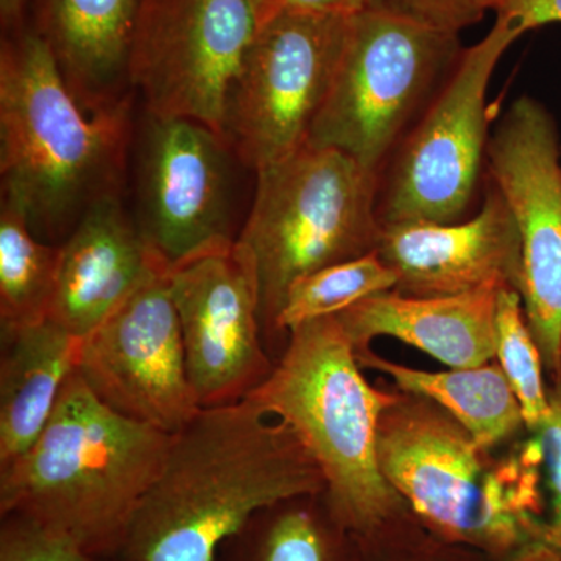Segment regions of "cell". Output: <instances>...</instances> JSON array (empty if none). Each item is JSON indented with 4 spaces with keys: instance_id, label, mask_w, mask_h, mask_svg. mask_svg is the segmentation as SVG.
Listing matches in <instances>:
<instances>
[{
    "instance_id": "cell-1",
    "label": "cell",
    "mask_w": 561,
    "mask_h": 561,
    "mask_svg": "<svg viewBox=\"0 0 561 561\" xmlns=\"http://www.w3.org/2000/svg\"><path fill=\"white\" fill-rule=\"evenodd\" d=\"M324 489L316 461L283 421L250 400L201 409L172 435L116 561H216L254 513Z\"/></svg>"
},
{
    "instance_id": "cell-2",
    "label": "cell",
    "mask_w": 561,
    "mask_h": 561,
    "mask_svg": "<svg viewBox=\"0 0 561 561\" xmlns=\"http://www.w3.org/2000/svg\"><path fill=\"white\" fill-rule=\"evenodd\" d=\"M130 105L90 113L62 79L47 44L25 24L0 49L3 201L39 241L61 245L95 203L119 195Z\"/></svg>"
},
{
    "instance_id": "cell-3",
    "label": "cell",
    "mask_w": 561,
    "mask_h": 561,
    "mask_svg": "<svg viewBox=\"0 0 561 561\" xmlns=\"http://www.w3.org/2000/svg\"><path fill=\"white\" fill-rule=\"evenodd\" d=\"M353 343L337 317L289 332L275 367L247 400L294 431L324 479V501L356 540L411 526V508L383 478L378 430L398 394L360 375Z\"/></svg>"
},
{
    "instance_id": "cell-4",
    "label": "cell",
    "mask_w": 561,
    "mask_h": 561,
    "mask_svg": "<svg viewBox=\"0 0 561 561\" xmlns=\"http://www.w3.org/2000/svg\"><path fill=\"white\" fill-rule=\"evenodd\" d=\"M171 437L103 404L76 370L38 440L0 470V515L32 516L116 561Z\"/></svg>"
},
{
    "instance_id": "cell-5",
    "label": "cell",
    "mask_w": 561,
    "mask_h": 561,
    "mask_svg": "<svg viewBox=\"0 0 561 561\" xmlns=\"http://www.w3.org/2000/svg\"><path fill=\"white\" fill-rule=\"evenodd\" d=\"M470 432L440 405L398 394L378 430L379 467L427 534L490 560L541 540L534 478L491 470Z\"/></svg>"
},
{
    "instance_id": "cell-6",
    "label": "cell",
    "mask_w": 561,
    "mask_h": 561,
    "mask_svg": "<svg viewBox=\"0 0 561 561\" xmlns=\"http://www.w3.org/2000/svg\"><path fill=\"white\" fill-rule=\"evenodd\" d=\"M256 175L238 242L256 264L267 345L295 280L378 250L381 175L341 150L309 142Z\"/></svg>"
},
{
    "instance_id": "cell-7",
    "label": "cell",
    "mask_w": 561,
    "mask_h": 561,
    "mask_svg": "<svg viewBox=\"0 0 561 561\" xmlns=\"http://www.w3.org/2000/svg\"><path fill=\"white\" fill-rule=\"evenodd\" d=\"M459 36L379 2L351 14L341 60L308 142L341 150L381 175L413 114L459 60Z\"/></svg>"
},
{
    "instance_id": "cell-8",
    "label": "cell",
    "mask_w": 561,
    "mask_h": 561,
    "mask_svg": "<svg viewBox=\"0 0 561 561\" xmlns=\"http://www.w3.org/2000/svg\"><path fill=\"white\" fill-rule=\"evenodd\" d=\"M524 33L504 18L461 51L379 190L382 227L456 224L474 197L489 147L486 92L505 51Z\"/></svg>"
},
{
    "instance_id": "cell-9",
    "label": "cell",
    "mask_w": 561,
    "mask_h": 561,
    "mask_svg": "<svg viewBox=\"0 0 561 561\" xmlns=\"http://www.w3.org/2000/svg\"><path fill=\"white\" fill-rule=\"evenodd\" d=\"M348 18L284 7L257 25L228 92L221 131L243 164L260 171L308 142Z\"/></svg>"
},
{
    "instance_id": "cell-10",
    "label": "cell",
    "mask_w": 561,
    "mask_h": 561,
    "mask_svg": "<svg viewBox=\"0 0 561 561\" xmlns=\"http://www.w3.org/2000/svg\"><path fill=\"white\" fill-rule=\"evenodd\" d=\"M257 31L249 0H140L128 83L147 114L224 131L225 108Z\"/></svg>"
},
{
    "instance_id": "cell-11",
    "label": "cell",
    "mask_w": 561,
    "mask_h": 561,
    "mask_svg": "<svg viewBox=\"0 0 561 561\" xmlns=\"http://www.w3.org/2000/svg\"><path fill=\"white\" fill-rule=\"evenodd\" d=\"M493 186L523 245L527 324L552 381L561 378V158L556 121L537 99H516L486 147Z\"/></svg>"
},
{
    "instance_id": "cell-12",
    "label": "cell",
    "mask_w": 561,
    "mask_h": 561,
    "mask_svg": "<svg viewBox=\"0 0 561 561\" xmlns=\"http://www.w3.org/2000/svg\"><path fill=\"white\" fill-rule=\"evenodd\" d=\"M187 373L202 409L236 404L271 376L256 264L236 239L169 267Z\"/></svg>"
},
{
    "instance_id": "cell-13",
    "label": "cell",
    "mask_w": 561,
    "mask_h": 561,
    "mask_svg": "<svg viewBox=\"0 0 561 561\" xmlns=\"http://www.w3.org/2000/svg\"><path fill=\"white\" fill-rule=\"evenodd\" d=\"M162 265L81 339L77 373L114 412L173 435L198 412Z\"/></svg>"
},
{
    "instance_id": "cell-14",
    "label": "cell",
    "mask_w": 561,
    "mask_h": 561,
    "mask_svg": "<svg viewBox=\"0 0 561 561\" xmlns=\"http://www.w3.org/2000/svg\"><path fill=\"white\" fill-rule=\"evenodd\" d=\"M232 157L227 139L201 122L147 114L135 220L171 267L238 239L231 224Z\"/></svg>"
},
{
    "instance_id": "cell-15",
    "label": "cell",
    "mask_w": 561,
    "mask_h": 561,
    "mask_svg": "<svg viewBox=\"0 0 561 561\" xmlns=\"http://www.w3.org/2000/svg\"><path fill=\"white\" fill-rule=\"evenodd\" d=\"M376 251L398 275L394 291L405 297H453L482 289L522 295V236L493 184L472 219L389 225L382 227Z\"/></svg>"
},
{
    "instance_id": "cell-16",
    "label": "cell",
    "mask_w": 561,
    "mask_h": 561,
    "mask_svg": "<svg viewBox=\"0 0 561 561\" xmlns=\"http://www.w3.org/2000/svg\"><path fill=\"white\" fill-rule=\"evenodd\" d=\"M162 265L169 264L122 208L119 195L103 198L60 245L49 320L87 337Z\"/></svg>"
},
{
    "instance_id": "cell-17",
    "label": "cell",
    "mask_w": 561,
    "mask_h": 561,
    "mask_svg": "<svg viewBox=\"0 0 561 561\" xmlns=\"http://www.w3.org/2000/svg\"><path fill=\"white\" fill-rule=\"evenodd\" d=\"M500 289L453 297L413 298L389 290L337 313L354 353L370 350L376 337L415 346L451 368H476L496 357Z\"/></svg>"
},
{
    "instance_id": "cell-18",
    "label": "cell",
    "mask_w": 561,
    "mask_h": 561,
    "mask_svg": "<svg viewBox=\"0 0 561 561\" xmlns=\"http://www.w3.org/2000/svg\"><path fill=\"white\" fill-rule=\"evenodd\" d=\"M140 0H28L27 25L90 113L122 101Z\"/></svg>"
},
{
    "instance_id": "cell-19",
    "label": "cell",
    "mask_w": 561,
    "mask_h": 561,
    "mask_svg": "<svg viewBox=\"0 0 561 561\" xmlns=\"http://www.w3.org/2000/svg\"><path fill=\"white\" fill-rule=\"evenodd\" d=\"M80 343L49 319L0 328V470L38 440L77 370Z\"/></svg>"
},
{
    "instance_id": "cell-20",
    "label": "cell",
    "mask_w": 561,
    "mask_h": 561,
    "mask_svg": "<svg viewBox=\"0 0 561 561\" xmlns=\"http://www.w3.org/2000/svg\"><path fill=\"white\" fill-rule=\"evenodd\" d=\"M360 367L382 371L404 393L426 398L459 421L485 451L518 434L524 416L501 365L431 373L394 364L373 353H357Z\"/></svg>"
},
{
    "instance_id": "cell-21",
    "label": "cell",
    "mask_w": 561,
    "mask_h": 561,
    "mask_svg": "<svg viewBox=\"0 0 561 561\" xmlns=\"http://www.w3.org/2000/svg\"><path fill=\"white\" fill-rule=\"evenodd\" d=\"M216 561H360V548L323 493L306 494L254 513L220 546Z\"/></svg>"
},
{
    "instance_id": "cell-22",
    "label": "cell",
    "mask_w": 561,
    "mask_h": 561,
    "mask_svg": "<svg viewBox=\"0 0 561 561\" xmlns=\"http://www.w3.org/2000/svg\"><path fill=\"white\" fill-rule=\"evenodd\" d=\"M60 245L39 241L27 217L2 201L0 213V328L49 319L57 286Z\"/></svg>"
},
{
    "instance_id": "cell-23",
    "label": "cell",
    "mask_w": 561,
    "mask_h": 561,
    "mask_svg": "<svg viewBox=\"0 0 561 561\" xmlns=\"http://www.w3.org/2000/svg\"><path fill=\"white\" fill-rule=\"evenodd\" d=\"M397 284V273L378 251L302 276L287 291L272 341L289 337L290 331L309 321L337 316L371 295L394 290Z\"/></svg>"
},
{
    "instance_id": "cell-24",
    "label": "cell",
    "mask_w": 561,
    "mask_h": 561,
    "mask_svg": "<svg viewBox=\"0 0 561 561\" xmlns=\"http://www.w3.org/2000/svg\"><path fill=\"white\" fill-rule=\"evenodd\" d=\"M496 359L522 405L526 430L534 434L549 412V387L542 357L527 324L522 295L504 289L497 298Z\"/></svg>"
},
{
    "instance_id": "cell-25",
    "label": "cell",
    "mask_w": 561,
    "mask_h": 561,
    "mask_svg": "<svg viewBox=\"0 0 561 561\" xmlns=\"http://www.w3.org/2000/svg\"><path fill=\"white\" fill-rule=\"evenodd\" d=\"M0 561H111L84 549L65 531L10 512L0 515Z\"/></svg>"
},
{
    "instance_id": "cell-26",
    "label": "cell",
    "mask_w": 561,
    "mask_h": 561,
    "mask_svg": "<svg viewBox=\"0 0 561 561\" xmlns=\"http://www.w3.org/2000/svg\"><path fill=\"white\" fill-rule=\"evenodd\" d=\"M534 437L548 490V513L541 518L540 538L561 556V378L549 387V412Z\"/></svg>"
},
{
    "instance_id": "cell-27",
    "label": "cell",
    "mask_w": 561,
    "mask_h": 561,
    "mask_svg": "<svg viewBox=\"0 0 561 561\" xmlns=\"http://www.w3.org/2000/svg\"><path fill=\"white\" fill-rule=\"evenodd\" d=\"M423 526L408 527L383 538L357 540L360 561H483L481 553L446 545L431 534L421 535Z\"/></svg>"
},
{
    "instance_id": "cell-28",
    "label": "cell",
    "mask_w": 561,
    "mask_h": 561,
    "mask_svg": "<svg viewBox=\"0 0 561 561\" xmlns=\"http://www.w3.org/2000/svg\"><path fill=\"white\" fill-rule=\"evenodd\" d=\"M381 5L435 31L460 35L500 9L501 0H379Z\"/></svg>"
},
{
    "instance_id": "cell-29",
    "label": "cell",
    "mask_w": 561,
    "mask_h": 561,
    "mask_svg": "<svg viewBox=\"0 0 561 561\" xmlns=\"http://www.w3.org/2000/svg\"><path fill=\"white\" fill-rule=\"evenodd\" d=\"M496 16L527 33L542 25L561 24V0H501Z\"/></svg>"
},
{
    "instance_id": "cell-30",
    "label": "cell",
    "mask_w": 561,
    "mask_h": 561,
    "mask_svg": "<svg viewBox=\"0 0 561 561\" xmlns=\"http://www.w3.org/2000/svg\"><path fill=\"white\" fill-rule=\"evenodd\" d=\"M379 0H284V7L312 13L341 14L351 16L375 5ZM283 7V9H284Z\"/></svg>"
},
{
    "instance_id": "cell-31",
    "label": "cell",
    "mask_w": 561,
    "mask_h": 561,
    "mask_svg": "<svg viewBox=\"0 0 561 561\" xmlns=\"http://www.w3.org/2000/svg\"><path fill=\"white\" fill-rule=\"evenodd\" d=\"M28 0H0V22L3 35L21 31L27 24Z\"/></svg>"
},
{
    "instance_id": "cell-32",
    "label": "cell",
    "mask_w": 561,
    "mask_h": 561,
    "mask_svg": "<svg viewBox=\"0 0 561 561\" xmlns=\"http://www.w3.org/2000/svg\"><path fill=\"white\" fill-rule=\"evenodd\" d=\"M483 561H561L560 553L553 551L548 545L541 540L530 542L529 546L523 548L522 551L513 553L508 559L504 560H490Z\"/></svg>"
},
{
    "instance_id": "cell-33",
    "label": "cell",
    "mask_w": 561,
    "mask_h": 561,
    "mask_svg": "<svg viewBox=\"0 0 561 561\" xmlns=\"http://www.w3.org/2000/svg\"><path fill=\"white\" fill-rule=\"evenodd\" d=\"M249 2L256 14L257 25L278 13L284 7V0H249Z\"/></svg>"
},
{
    "instance_id": "cell-34",
    "label": "cell",
    "mask_w": 561,
    "mask_h": 561,
    "mask_svg": "<svg viewBox=\"0 0 561 561\" xmlns=\"http://www.w3.org/2000/svg\"><path fill=\"white\" fill-rule=\"evenodd\" d=\"M560 158H561V142H560Z\"/></svg>"
}]
</instances>
